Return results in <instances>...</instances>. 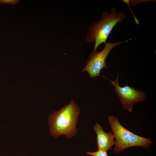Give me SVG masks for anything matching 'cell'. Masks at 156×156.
<instances>
[{"mask_svg":"<svg viewBox=\"0 0 156 156\" xmlns=\"http://www.w3.org/2000/svg\"><path fill=\"white\" fill-rule=\"evenodd\" d=\"M80 111L79 107L73 99L59 110L54 111L48 118L51 135L57 138L64 135L70 138L75 135Z\"/></svg>","mask_w":156,"mask_h":156,"instance_id":"6da1fadb","label":"cell"},{"mask_svg":"<svg viewBox=\"0 0 156 156\" xmlns=\"http://www.w3.org/2000/svg\"><path fill=\"white\" fill-rule=\"evenodd\" d=\"M126 17L125 13H117L114 8L111 9L109 14L107 11L102 13L100 20L94 23L90 28L87 36V42L95 41L92 52L96 51L101 44L107 43V38L114 26L118 23L122 22Z\"/></svg>","mask_w":156,"mask_h":156,"instance_id":"7a4b0ae2","label":"cell"},{"mask_svg":"<svg viewBox=\"0 0 156 156\" xmlns=\"http://www.w3.org/2000/svg\"><path fill=\"white\" fill-rule=\"evenodd\" d=\"M108 120L116 139L114 149L115 153H118L133 146L147 149L152 144L150 138L138 136L123 127L120 123L118 117L111 115L108 116Z\"/></svg>","mask_w":156,"mask_h":156,"instance_id":"3957f363","label":"cell"},{"mask_svg":"<svg viewBox=\"0 0 156 156\" xmlns=\"http://www.w3.org/2000/svg\"><path fill=\"white\" fill-rule=\"evenodd\" d=\"M128 40L107 43L104 49L101 51L92 52L87 62V64L82 72L87 71L90 78L100 76L101 70L108 67L106 60L111 50L115 47Z\"/></svg>","mask_w":156,"mask_h":156,"instance_id":"277c9868","label":"cell"},{"mask_svg":"<svg viewBox=\"0 0 156 156\" xmlns=\"http://www.w3.org/2000/svg\"><path fill=\"white\" fill-rule=\"evenodd\" d=\"M118 78L119 74L117 73L116 79L113 81L110 80V81L114 86L115 92L119 97L123 108L131 112L132 107L134 104L136 102L144 101L146 97V94L144 92L126 84L123 87L120 86Z\"/></svg>","mask_w":156,"mask_h":156,"instance_id":"5b68a950","label":"cell"},{"mask_svg":"<svg viewBox=\"0 0 156 156\" xmlns=\"http://www.w3.org/2000/svg\"><path fill=\"white\" fill-rule=\"evenodd\" d=\"M93 129L96 135L98 150L107 151L111 150L115 143L114 134L110 131L107 133L105 132L101 125L97 122L94 126Z\"/></svg>","mask_w":156,"mask_h":156,"instance_id":"8992f818","label":"cell"},{"mask_svg":"<svg viewBox=\"0 0 156 156\" xmlns=\"http://www.w3.org/2000/svg\"><path fill=\"white\" fill-rule=\"evenodd\" d=\"M86 154L88 155L92 156H108L107 151L98 150L94 152H87Z\"/></svg>","mask_w":156,"mask_h":156,"instance_id":"52a82bcc","label":"cell"},{"mask_svg":"<svg viewBox=\"0 0 156 156\" xmlns=\"http://www.w3.org/2000/svg\"><path fill=\"white\" fill-rule=\"evenodd\" d=\"M20 1L18 0H0L1 4H8L12 5H14L16 4L19 3Z\"/></svg>","mask_w":156,"mask_h":156,"instance_id":"ba28073f","label":"cell"}]
</instances>
